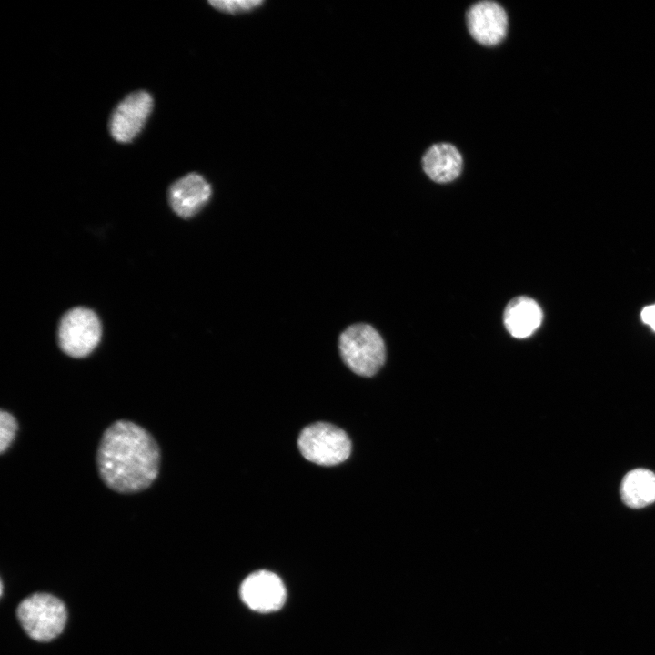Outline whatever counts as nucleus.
Masks as SVG:
<instances>
[{
	"instance_id": "obj_1",
	"label": "nucleus",
	"mask_w": 655,
	"mask_h": 655,
	"mask_svg": "<svg viewBox=\"0 0 655 655\" xmlns=\"http://www.w3.org/2000/svg\"><path fill=\"white\" fill-rule=\"evenodd\" d=\"M96 464L109 489L119 493L139 492L158 475L160 449L146 429L132 421L117 420L102 435Z\"/></svg>"
},
{
	"instance_id": "obj_2",
	"label": "nucleus",
	"mask_w": 655,
	"mask_h": 655,
	"mask_svg": "<svg viewBox=\"0 0 655 655\" xmlns=\"http://www.w3.org/2000/svg\"><path fill=\"white\" fill-rule=\"evenodd\" d=\"M338 348L344 363L357 375L374 376L386 359V348L378 332L365 323L353 324L339 336Z\"/></svg>"
},
{
	"instance_id": "obj_3",
	"label": "nucleus",
	"mask_w": 655,
	"mask_h": 655,
	"mask_svg": "<svg viewBox=\"0 0 655 655\" xmlns=\"http://www.w3.org/2000/svg\"><path fill=\"white\" fill-rule=\"evenodd\" d=\"M16 614L25 631L37 641H49L57 637L67 617L65 604L47 593H35L25 598Z\"/></svg>"
},
{
	"instance_id": "obj_4",
	"label": "nucleus",
	"mask_w": 655,
	"mask_h": 655,
	"mask_svg": "<svg viewBox=\"0 0 655 655\" xmlns=\"http://www.w3.org/2000/svg\"><path fill=\"white\" fill-rule=\"evenodd\" d=\"M302 456L317 465L334 466L345 461L351 452V442L339 428L317 422L306 427L297 440Z\"/></svg>"
},
{
	"instance_id": "obj_5",
	"label": "nucleus",
	"mask_w": 655,
	"mask_h": 655,
	"mask_svg": "<svg viewBox=\"0 0 655 655\" xmlns=\"http://www.w3.org/2000/svg\"><path fill=\"white\" fill-rule=\"evenodd\" d=\"M102 327L96 314L86 307H76L62 317L58 326V345L73 358L88 356L98 345Z\"/></svg>"
},
{
	"instance_id": "obj_6",
	"label": "nucleus",
	"mask_w": 655,
	"mask_h": 655,
	"mask_svg": "<svg viewBox=\"0 0 655 655\" xmlns=\"http://www.w3.org/2000/svg\"><path fill=\"white\" fill-rule=\"evenodd\" d=\"M239 594L246 606L260 613L279 610L287 599L282 579L267 569H259L247 575L240 585Z\"/></svg>"
},
{
	"instance_id": "obj_7",
	"label": "nucleus",
	"mask_w": 655,
	"mask_h": 655,
	"mask_svg": "<svg viewBox=\"0 0 655 655\" xmlns=\"http://www.w3.org/2000/svg\"><path fill=\"white\" fill-rule=\"evenodd\" d=\"M152 106V96L144 90L126 96L110 117L109 130L113 138L121 143L133 140L143 128Z\"/></svg>"
},
{
	"instance_id": "obj_8",
	"label": "nucleus",
	"mask_w": 655,
	"mask_h": 655,
	"mask_svg": "<svg viewBox=\"0 0 655 655\" xmlns=\"http://www.w3.org/2000/svg\"><path fill=\"white\" fill-rule=\"evenodd\" d=\"M467 25L478 43L492 46L500 43L506 35L507 13L494 1H480L468 10Z\"/></svg>"
},
{
	"instance_id": "obj_9",
	"label": "nucleus",
	"mask_w": 655,
	"mask_h": 655,
	"mask_svg": "<svg viewBox=\"0 0 655 655\" xmlns=\"http://www.w3.org/2000/svg\"><path fill=\"white\" fill-rule=\"evenodd\" d=\"M211 196L209 183L197 173H189L174 182L168 189L173 211L183 218L196 215Z\"/></svg>"
},
{
	"instance_id": "obj_10",
	"label": "nucleus",
	"mask_w": 655,
	"mask_h": 655,
	"mask_svg": "<svg viewBox=\"0 0 655 655\" xmlns=\"http://www.w3.org/2000/svg\"><path fill=\"white\" fill-rule=\"evenodd\" d=\"M462 164L461 154L448 143L431 146L422 157L424 172L431 180L438 183L455 180L461 173Z\"/></svg>"
},
{
	"instance_id": "obj_11",
	"label": "nucleus",
	"mask_w": 655,
	"mask_h": 655,
	"mask_svg": "<svg viewBox=\"0 0 655 655\" xmlns=\"http://www.w3.org/2000/svg\"><path fill=\"white\" fill-rule=\"evenodd\" d=\"M504 325L509 333L517 338H524L539 327L542 321V311L538 303L527 297L513 298L507 305Z\"/></svg>"
},
{
	"instance_id": "obj_12",
	"label": "nucleus",
	"mask_w": 655,
	"mask_h": 655,
	"mask_svg": "<svg viewBox=\"0 0 655 655\" xmlns=\"http://www.w3.org/2000/svg\"><path fill=\"white\" fill-rule=\"evenodd\" d=\"M620 496L625 506L634 509L655 503V472L644 468L628 471L620 481Z\"/></svg>"
},
{
	"instance_id": "obj_13",
	"label": "nucleus",
	"mask_w": 655,
	"mask_h": 655,
	"mask_svg": "<svg viewBox=\"0 0 655 655\" xmlns=\"http://www.w3.org/2000/svg\"><path fill=\"white\" fill-rule=\"evenodd\" d=\"M18 428L15 418L9 412L0 414V451L4 453L11 445Z\"/></svg>"
},
{
	"instance_id": "obj_14",
	"label": "nucleus",
	"mask_w": 655,
	"mask_h": 655,
	"mask_svg": "<svg viewBox=\"0 0 655 655\" xmlns=\"http://www.w3.org/2000/svg\"><path fill=\"white\" fill-rule=\"evenodd\" d=\"M260 0H216L209 1V4L219 11L235 14L254 9L262 5Z\"/></svg>"
},
{
	"instance_id": "obj_15",
	"label": "nucleus",
	"mask_w": 655,
	"mask_h": 655,
	"mask_svg": "<svg viewBox=\"0 0 655 655\" xmlns=\"http://www.w3.org/2000/svg\"><path fill=\"white\" fill-rule=\"evenodd\" d=\"M640 316L642 321L655 331V304L644 307Z\"/></svg>"
}]
</instances>
